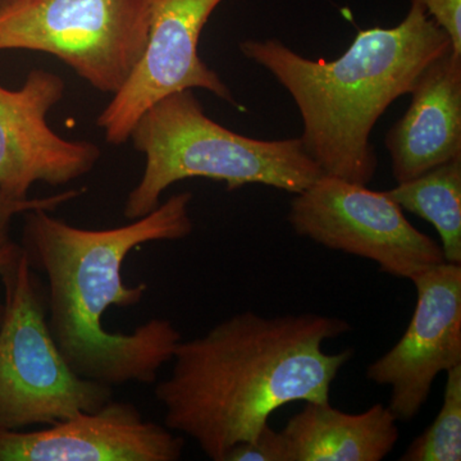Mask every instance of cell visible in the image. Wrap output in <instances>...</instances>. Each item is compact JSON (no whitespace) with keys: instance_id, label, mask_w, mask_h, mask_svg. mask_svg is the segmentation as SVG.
<instances>
[{"instance_id":"6da1fadb","label":"cell","mask_w":461,"mask_h":461,"mask_svg":"<svg viewBox=\"0 0 461 461\" xmlns=\"http://www.w3.org/2000/svg\"><path fill=\"white\" fill-rule=\"evenodd\" d=\"M348 330V321L330 315L242 312L181 339L171 375L154 387L165 426L223 461L236 445L256 441L277 409L330 402V386L354 351L327 353L323 345Z\"/></svg>"},{"instance_id":"7a4b0ae2","label":"cell","mask_w":461,"mask_h":461,"mask_svg":"<svg viewBox=\"0 0 461 461\" xmlns=\"http://www.w3.org/2000/svg\"><path fill=\"white\" fill-rule=\"evenodd\" d=\"M191 202L189 191L175 194L144 217L104 230L72 226L53 212L23 214L21 248L47 277L48 324L76 375L109 387L154 384L171 363L182 339L171 321L154 318L122 333L105 329L104 317L112 306L140 304L149 286L126 285L123 263L142 245L191 235Z\"/></svg>"},{"instance_id":"3957f363","label":"cell","mask_w":461,"mask_h":461,"mask_svg":"<svg viewBox=\"0 0 461 461\" xmlns=\"http://www.w3.org/2000/svg\"><path fill=\"white\" fill-rule=\"evenodd\" d=\"M239 47L295 102L303 120L300 140L323 175L359 185H368L377 172L371 135L379 118L411 94L429 63L453 50L421 0H411L399 25L357 32L330 62L303 57L277 39H249Z\"/></svg>"},{"instance_id":"277c9868","label":"cell","mask_w":461,"mask_h":461,"mask_svg":"<svg viewBox=\"0 0 461 461\" xmlns=\"http://www.w3.org/2000/svg\"><path fill=\"white\" fill-rule=\"evenodd\" d=\"M129 141L144 157V171L123 206L129 221L153 212L176 182L190 178L302 193L323 172L300 138L258 140L230 131L209 118L193 90L160 99L142 113Z\"/></svg>"},{"instance_id":"5b68a950","label":"cell","mask_w":461,"mask_h":461,"mask_svg":"<svg viewBox=\"0 0 461 461\" xmlns=\"http://www.w3.org/2000/svg\"><path fill=\"white\" fill-rule=\"evenodd\" d=\"M0 429L48 427L113 399V387L80 377L48 324L47 296L25 254L0 276Z\"/></svg>"},{"instance_id":"8992f818","label":"cell","mask_w":461,"mask_h":461,"mask_svg":"<svg viewBox=\"0 0 461 461\" xmlns=\"http://www.w3.org/2000/svg\"><path fill=\"white\" fill-rule=\"evenodd\" d=\"M145 0H0V50L50 54L113 95L144 54Z\"/></svg>"},{"instance_id":"52a82bcc","label":"cell","mask_w":461,"mask_h":461,"mask_svg":"<svg viewBox=\"0 0 461 461\" xmlns=\"http://www.w3.org/2000/svg\"><path fill=\"white\" fill-rule=\"evenodd\" d=\"M294 195L288 223L315 244L371 260L406 280L445 262L441 245L415 229L386 191L321 175Z\"/></svg>"},{"instance_id":"ba28073f","label":"cell","mask_w":461,"mask_h":461,"mask_svg":"<svg viewBox=\"0 0 461 461\" xmlns=\"http://www.w3.org/2000/svg\"><path fill=\"white\" fill-rule=\"evenodd\" d=\"M224 0H145L147 47L126 84L112 95L96 124L120 147L144 112L178 91L202 89L239 107L220 75L199 56L203 29Z\"/></svg>"},{"instance_id":"9c48e42d","label":"cell","mask_w":461,"mask_h":461,"mask_svg":"<svg viewBox=\"0 0 461 461\" xmlns=\"http://www.w3.org/2000/svg\"><path fill=\"white\" fill-rule=\"evenodd\" d=\"M411 281L417 290L411 323L366 375L390 387L387 406L397 421L414 420L439 373L461 364V264H437Z\"/></svg>"},{"instance_id":"30bf717a","label":"cell","mask_w":461,"mask_h":461,"mask_svg":"<svg viewBox=\"0 0 461 461\" xmlns=\"http://www.w3.org/2000/svg\"><path fill=\"white\" fill-rule=\"evenodd\" d=\"M65 91L63 78L47 69H32L20 89L0 85V190L9 198L29 199L38 182L71 184L98 165V145L67 140L48 122Z\"/></svg>"},{"instance_id":"8fae6325","label":"cell","mask_w":461,"mask_h":461,"mask_svg":"<svg viewBox=\"0 0 461 461\" xmlns=\"http://www.w3.org/2000/svg\"><path fill=\"white\" fill-rule=\"evenodd\" d=\"M184 436L111 402L33 430L0 429V461H178Z\"/></svg>"},{"instance_id":"7c38bea8","label":"cell","mask_w":461,"mask_h":461,"mask_svg":"<svg viewBox=\"0 0 461 461\" xmlns=\"http://www.w3.org/2000/svg\"><path fill=\"white\" fill-rule=\"evenodd\" d=\"M411 95L384 140L397 184L461 158V56L450 50L429 63Z\"/></svg>"},{"instance_id":"4fadbf2b","label":"cell","mask_w":461,"mask_h":461,"mask_svg":"<svg viewBox=\"0 0 461 461\" xmlns=\"http://www.w3.org/2000/svg\"><path fill=\"white\" fill-rule=\"evenodd\" d=\"M280 436L284 461H381L395 447L400 430L382 403L351 414L330 402H305Z\"/></svg>"},{"instance_id":"5bb4252c","label":"cell","mask_w":461,"mask_h":461,"mask_svg":"<svg viewBox=\"0 0 461 461\" xmlns=\"http://www.w3.org/2000/svg\"><path fill=\"white\" fill-rule=\"evenodd\" d=\"M386 193L402 211L435 227L445 262L461 264V158L400 182Z\"/></svg>"},{"instance_id":"9a60e30c","label":"cell","mask_w":461,"mask_h":461,"mask_svg":"<svg viewBox=\"0 0 461 461\" xmlns=\"http://www.w3.org/2000/svg\"><path fill=\"white\" fill-rule=\"evenodd\" d=\"M446 375L444 402L436 420L409 445L400 460H461V364Z\"/></svg>"},{"instance_id":"2e32d148","label":"cell","mask_w":461,"mask_h":461,"mask_svg":"<svg viewBox=\"0 0 461 461\" xmlns=\"http://www.w3.org/2000/svg\"><path fill=\"white\" fill-rule=\"evenodd\" d=\"M84 193V189H71L60 191V193L54 194V195L44 196V198L16 200L9 198L0 190V222L2 221L11 222L16 215L25 214L27 212H54L60 206L80 198Z\"/></svg>"},{"instance_id":"e0dca14e","label":"cell","mask_w":461,"mask_h":461,"mask_svg":"<svg viewBox=\"0 0 461 461\" xmlns=\"http://www.w3.org/2000/svg\"><path fill=\"white\" fill-rule=\"evenodd\" d=\"M223 461H284L280 432L268 424L256 441L236 445Z\"/></svg>"},{"instance_id":"ac0fdd59","label":"cell","mask_w":461,"mask_h":461,"mask_svg":"<svg viewBox=\"0 0 461 461\" xmlns=\"http://www.w3.org/2000/svg\"><path fill=\"white\" fill-rule=\"evenodd\" d=\"M429 17L441 27L453 45V53L461 56V0H421Z\"/></svg>"},{"instance_id":"d6986e66","label":"cell","mask_w":461,"mask_h":461,"mask_svg":"<svg viewBox=\"0 0 461 461\" xmlns=\"http://www.w3.org/2000/svg\"><path fill=\"white\" fill-rule=\"evenodd\" d=\"M21 254H23L21 244L14 241L11 235V222L2 221L0 222V276L17 262Z\"/></svg>"},{"instance_id":"ffe728a7","label":"cell","mask_w":461,"mask_h":461,"mask_svg":"<svg viewBox=\"0 0 461 461\" xmlns=\"http://www.w3.org/2000/svg\"><path fill=\"white\" fill-rule=\"evenodd\" d=\"M3 312H5V306H3V304H0V324H2Z\"/></svg>"}]
</instances>
